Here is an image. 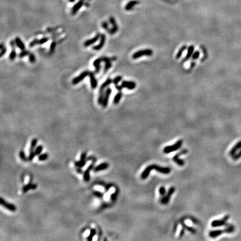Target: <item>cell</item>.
Masks as SVG:
<instances>
[{
	"label": "cell",
	"instance_id": "cell-33",
	"mask_svg": "<svg viewBox=\"0 0 241 241\" xmlns=\"http://www.w3.org/2000/svg\"><path fill=\"white\" fill-rule=\"evenodd\" d=\"M118 194H119V190H118V188H117V189H116L115 192L111 195V197H110L111 200H112V202H115V201L116 199H117V196H118Z\"/></svg>",
	"mask_w": 241,
	"mask_h": 241
},
{
	"label": "cell",
	"instance_id": "cell-30",
	"mask_svg": "<svg viewBox=\"0 0 241 241\" xmlns=\"http://www.w3.org/2000/svg\"><path fill=\"white\" fill-rule=\"evenodd\" d=\"M86 163H87V160L83 161V160H80V161H75V162L74 163V165L75 166L77 167V168H82L86 165Z\"/></svg>",
	"mask_w": 241,
	"mask_h": 241
},
{
	"label": "cell",
	"instance_id": "cell-26",
	"mask_svg": "<svg viewBox=\"0 0 241 241\" xmlns=\"http://www.w3.org/2000/svg\"><path fill=\"white\" fill-rule=\"evenodd\" d=\"M109 168V164L107 163H103L99 164V165H98L96 166V168H94V170L95 172H99L100 171H103L105 169H108Z\"/></svg>",
	"mask_w": 241,
	"mask_h": 241
},
{
	"label": "cell",
	"instance_id": "cell-49",
	"mask_svg": "<svg viewBox=\"0 0 241 241\" xmlns=\"http://www.w3.org/2000/svg\"><path fill=\"white\" fill-rule=\"evenodd\" d=\"M232 157L234 160H237L240 158L241 157V150L238 153H236Z\"/></svg>",
	"mask_w": 241,
	"mask_h": 241
},
{
	"label": "cell",
	"instance_id": "cell-13",
	"mask_svg": "<svg viewBox=\"0 0 241 241\" xmlns=\"http://www.w3.org/2000/svg\"><path fill=\"white\" fill-rule=\"evenodd\" d=\"M109 20H110V22L111 23V24L112 26V28L110 29V30L108 33H109L110 34H111V35H113V34L117 32V31L118 30V26L117 23V22H116V21L115 20V18L113 16H111L110 17Z\"/></svg>",
	"mask_w": 241,
	"mask_h": 241
},
{
	"label": "cell",
	"instance_id": "cell-50",
	"mask_svg": "<svg viewBox=\"0 0 241 241\" xmlns=\"http://www.w3.org/2000/svg\"><path fill=\"white\" fill-rule=\"evenodd\" d=\"M113 186V184H108L107 185H105L104 186V189L105 192H108L109 191V190L111 189V188Z\"/></svg>",
	"mask_w": 241,
	"mask_h": 241
},
{
	"label": "cell",
	"instance_id": "cell-45",
	"mask_svg": "<svg viewBox=\"0 0 241 241\" xmlns=\"http://www.w3.org/2000/svg\"><path fill=\"white\" fill-rule=\"evenodd\" d=\"M158 192H159V194L161 195V196H164L166 194V189H165V188L162 186H161L159 188V190H158Z\"/></svg>",
	"mask_w": 241,
	"mask_h": 241
},
{
	"label": "cell",
	"instance_id": "cell-17",
	"mask_svg": "<svg viewBox=\"0 0 241 241\" xmlns=\"http://www.w3.org/2000/svg\"><path fill=\"white\" fill-rule=\"evenodd\" d=\"M89 76L90 78V82H91V86L93 89H96L98 86V82L97 79L95 77L94 74L93 72H89Z\"/></svg>",
	"mask_w": 241,
	"mask_h": 241
},
{
	"label": "cell",
	"instance_id": "cell-46",
	"mask_svg": "<svg viewBox=\"0 0 241 241\" xmlns=\"http://www.w3.org/2000/svg\"><path fill=\"white\" fill-rule=\"evenodd\" d=\"M200 56V52L199 51H196L194 52L192 55V59L193 60H197L199 57Z\"/></svg>",
	"mask_w": 241,
	"mask_h": 241
},
{
	"label": "cell",
	"instance_id": "cell-19",
	"mask_svg": "<svg viewBox=\"0 0 241 241\" xmlns=\"http://www.w3.org/2000/svg\"><path fill=\"white\" fill-rule=\"evenodd\" d=\"M84 3H83V0H81L79 2H78L77 3L74 5V6L73 7L72 9H71V14L72 15H75L76 14V13L78 12V11L79 10V9L83 6Z\"/></svg>",
	"mask_w": 241,
	"mask_h": 241
},
{
	"label": "cell",
	"instance_id": "cell-25",
	"mask_svg": "<svg viewBox=\"0 0 241 241\" xmlns=\"http://www.w3.org/2000/svg\"><path fill=\"white\" fill-rule=\"evenodd\" d=\"M15 41L16 46L18 47L21 51L25 50V45L24 43H23L22 40L19 37H16L15 39Z\"/></svg>",
	"mask_w": 241,
	"mask_h": 241
},
{
	"label": "cell",
	"instance_id": "cell-47",
	"mask_svg": "<svg viewBox=\"0 0 241 241\" xmlns=\"http://www.w3.org/2000/svg\"><path fill=\"white\" fill-rule=\"evenodd\" d=\"M102 28L104 29V30L107 31L108 32H109L110 30V29L109 28V27H108V24L106 21H103L102 23Z\"/></svg>",
	"mask_w": 241,
	"mask_h": 241
},
{
	"label": "cell",
	"instance_id": "cell-28",
	"mask_svg": "<svg viewBox=\"0 0 241 241\" xmlns=\"http://www.w3.org/2000/svg\"><path fill=\"white\" fill-rule=\"evenodd\" d=\"M186 49H187V46H186V45H183V46H182L181 47L180 49L179 50V51H177V54H176V59H179V58L181 57V55H182V54H183L184 51L185 50H186Z\"/></svg>",
	"mask_w": 241,
	"mask_h": 241
},
{
	"label": "cell",
	"instance_id": "cell-18",
	"mask_svg": "<svg viewBox=\"0 0 241 241\" xmlns=\"http://www.w3.org/2000/svg\"><path fill=\"white\" fill-rule=\"evenodd\" d=\"M93 168H94V164H92L88 167V168H87L86 170L84 171V174H83V179H84V180L85 181L88 182L89 181L90 172H91V171L93 169Z\"/></svg>",
	"mask_w": 241,
	"mask_h": 241
},
{
	"label": "cell",
	"instance_id": "cell-36",
	"mask_svg": "<svg viewBox=\"0 0 241 241\" xmlns=\"http://www.w3.org/2000/svg\"><path fill=\"white\" fill-rule=\"evenodd\" d=\"M122 76L118 75L117 76H116L115 78L113 79V83L115 84V86H117L118 84L120 83V82L122 81Z\"/></svg>",
	"mask_w": 241,
	"mask_h": 241
},
{
	"label": "cell",
	"instance_id": "cell-32",
	"mask_svg": "<svg viewBox=\"0 0 241 241\" xmlns=\"http://www.w3.org/2000/svg\"><path fill=\"white\" fill-rule=\"evenodd\" d=\"M96 234V230L95 229H92L91 230V231H90V233L88 236V237H87V239L89 241L92 240L93 239V238L94 236Z\"/></svg>",
	"mask_w": 241,
	"mask_h": 241
},
{
	"label": "cell",
	"instance_id": "cell-48",
	"mask_svg": "<svg viewBox=\"0 0 241 241\" xmlns=\"http://www.w3.org/2000/svg\"><path fill=\"white\" fill-rule=\"evenodd\" d=\"M38 41L39 40L38 39H35L33 40L32 41L30 42V44H29V46H30V47H33L34 46H35L36 45L38 44Z\"/></svg>",
	"mask_w": 241,
	"mask_h": 241
},
{
	"label": "cell",
	"instance_id": "cell-53",
	"mask_svg": "<svg viewBox=\"0 0 241 241\" xmlns=\"http://www.w3.org/2000/svg\"><path fill=\"white\" fill-rule=\"evenodd\" d=\"M116 87V88L117 90H118V91H122V89L123 88L122 87V86H119V85H117V86H115Z\"/></svg>",
	"mask_w": 241,
	"mask_h": 241
},
{
	"label": "cell",
	"instance_id": "cell-1",
	"mask_svg": "<svg viewBox=\"0 0 241 241\" xmlns=\"http://www.w3.org/2000/svg\"><path fill=\"white\" fill-rule=\"evenodd\" d=\"M153 170L156 171L158 173L164 174H168L170 173L171 172V169L168 167H161L158 166L157 165H155V164H152V165H150L146 167L144 171L142 172L141 175V179L143 180L146 179L147 177H149L150 171Z\"/></svg>",
	"mask_w": 241,
	"mask_h": 241
},
{
	"label": "cell",
	"instance_id": "cell-12",
	"mask_svg": "<svg viewBox=\"0 0 241 241\" xmlns=\"http://www.w3.org/2000/svg\"><path fill=\"white\" fill-rule=\"evenodd\" d=\"M105 40H106V36H105V35L104 34H101L100 35V41L99 43L96 46H94L92 47L93 50H96V51H99V50H101L103 46H104V44L105 43Z\"/></svg>",
	"mask_w": 241,
	"mask_h": 241
},
{
	"label": "cell",
	"instance_id": "cell-11",
	"mask_svg": "<svg viewBox=\"0 0 241 241\" xmlns=\"http://www.w3.org/2000/svg\"><path fill=\"white\" fill-rule=\"evenodd\" d=\"M0 203H1V205L2 206H3L4 207L8 209L9 210L12 211V212L16 210V207L14 204L6 202V200H4L2 198H1V199H0Z\"/></svg>",
	"mask_w": 241,
	"mask_h": 241
},
{
	"label": "cell",
	"instance_id": "cell-22",
	"mask_svg": "<svg viewBox=\"0 0 241 241\" xmlns=\"http://www.w3.org/2000/svg\"><path fill=\"white\" fill-rule=\"evenodd\" d=\"M37 188V185L35 184H31L30 182L27 185L23 186L22 189V192L23 193H27L30 190H35Z\"/></svg>",
	"mask_w": 241,
	"mask_h": 241
},
{
	"label": "cell",
	"instance_id": "cell-15",
	"mask_svg": "<svg viewBox=\"0 0 241 241\" xmlns=\"http://www.w3.org/2000/svg\"><path fill=\"white\" fill-rule=\"evenodd\" d=\"M102 62H103L105 63V67L104 68V73H105L107 72L108 70H109L111 67H112V60L111 58H110L105 57H102Z\"/></svg>",
	"mask_w": 241,
	"mask_h": 241
},
{
	"label": "cell",
	"instance_id": "cell-40",
	"mask_svg": "<svg viewBox=\"0 0 241 241\" xmlns=\"http://www.w3.org/2000/svg\"><path fill=\"white\" fill-rule=\"evenodd\" d=\"M30 54V52L29 51H28V50H22V51L20 52L19 55H18V57H19V58H22L23 57L27 56V55H29Z\"/></svg>",
	"mask_w": 241,
	"mask_h": 241
},
{
	"label": "cell",
	"instance_id": "cell-29",
	"mask_svg": "<svg viewBox=\"0 0 241 241\" xmlns=\"http://www.w3.org/2000/svg\"><path fill=\"white\" fill-rule=\"evenodd\" d=\"M16 47H12V51L10 52V54L9 55V59L10 60L13 61L15 59L16 57L17 56V54H16Z\"/></svg>",
	"mask_w": 241,
	"mask_h": 241
},
{
	"label": "cell",
	"instance_id": "cell-41",
	"mask_svg": "<svg viewBox=\"0 0 241 241\" xmlns=\"http://www.w3.org/2000/svg\"><path fill=\"white\" fill-rule=\"evenodd\" d=\"M19 156H20L21 159L23 161H26V160H28V158H26V155H25V152H24V151H22V150L20 151V152H19Z\"/></svg>",
	"mask_w": 241,
	"mask_h": 241
},
{
	"label": "cell",
	"instance_id": "cell-57",
	"mask_svg": "<svg viewBox=\"0 0 241 241\" xmlns=\"http://www.w3.org/2000/svg\"><path fill=\"white\" fill-rule=\"evenodd\" d=\"M76 171H77L79 174H82V173H83V171H82L81 168H77V169H76Z\"/></svg>",
	"mask_w": 241,
	"mask_h": 241
},
{
	"label": "cell",
	"instance_id": "cell-44",
	"mask_svg": "<svg viewBox=\"0 0 241 241\" xmlns=\"http://www.w3.org/2000/svg\"><path fill=\"white\" fill-rule=\"evenodd\" d=\"M29 62H30L31 63H34L35 62L36 60V58L35 55L33 54V53H30L29 55Z\"/></svg>",
	"mask_w": 241,
	"mask_h": 241
},
{
	"label": "cell",
	"instance_id": "cell-43",
	"mask_svg": "<svg viewBox=\"0 0 241 241\" xmlns=\"http://www.w3.org/2000/svg\"><path fill=\"white\" fill-rule=\"evenodd\" d=\"M36 156L35 151H30V153H29V155L28 156V160L29 161H32L35 156Z\"/></svg>",
	"mask_w": 241,
	"mask_h": 241
},
{
	"label": "cell",
	"instance_id": "cell-5",
	"mask_svg": "<svg viewBox=\"0 0 241 241\" xmlns=\"http://www.w3.org/2000/svg\"><path fill=\"white\" fill-rule=\"evenodd\" d=\"M153 54V51L150 49H146L144 50H140L135 52V53L132 55V59H137L139 58H141L144 56H147L150 57L152 56Z\"/></svg>",
	"mask_w": 241,
	"mask_h": 241
},
{
	"label": "cell",
	"instance_id": "cell-51",
	"mask_svg": "<svg viewBox=\"0 0 241 241\" xmlns=\"http://www.w3.org/2000/svg\"><path fill=\"white\" fill-rule=\"evenodd\" d=\"M6 51H7V48L5 46L4 47L3 49H1V53H0V57H1V58H2V57L4 56V55H5Z\"/></svg>",
	"mask_w": 241,
	"mask_h": 241
},
{
	"label": "cell",
	"instance_id": "cell-10",
	"mask_svg": "<svg viewBox=\"0 0 241 241\" xmlns=\"http://www.w3.org/2000/svg\"><path fill=\"white\" fill-rule=\"evenodd\" d=\"M90 71H84L83 72H82L80 75H78L76 77L74 78L72 81V84H74V85H76V84H78L79 83H80L81 82H82L83 79L86 78L87 76L89 75Z\"/></svg>",
	"mask_w": 241,
	"mask_h": 241
},
{
	"label": "cell",
	"instance_id": "cell-39",
	"mask_svg": "<svg viewBox=\"0 0 241 241\" xmlns=\"http://www.w3.org/2000/svg\"><path fill=\"white\" fill-rule=\"evenodd\" d=\"M93 195L94 196H96V197L98 198L102 199L103 198V193L99 191H98V190H94V191L93 192Z\"/></svg>",
	"mask_w": 241,
	"mask_h": 241
},
{
	"label": "cell",
	"instance_id": "cell-42",
	"mask_svg": "<svg viewBox=\"0 0 241 241\" xmlns=\"http://www.w3.org/2000/svg\"><path fill=\"white\" fill-rule=\"evenodd\" d=\"M49 39L48 38H47V37H44V38H41V39L39 40L38 44H39V45L44 44L45 43H47V42L49 41Z\"/></svg>",
	"mask_w": 241,
	"mask_h": 241
},
{
	"label": "cell",
	"instance_id": "cell-52",
	"mask_svg": "<svg viewBox=\"0 0 241 241\" xmlns=\"http://www.w3.org/2000/svg\"><path fill=\"white\" fill-rule=\"evenodd\" d=\"M86 158H87V152H84L82 153L81 155V160L85 161L86 160Z\"/></svg>",
	"mask_w": 241,
	"mask_h": 241
},
{
	"label": "cell",
	"instance_id": "cell-31",
	"mask_svg": "<svg viewBox=\"0 0 241 241\" xmlns=\"http://www.w3.org/2000/svg\"><path fill=\"white\" fill-rule=\"evenodd\" d=\"M37 144H38V140L37 139H33L32 141H31L30 148V151H35V148L36 147Z\"/></svg>",
	"mask_w": 241,
	"mask_h": 241
},
{
	"label": "cell",
	"instance_id": "cell-27",
	"mask_svg": "<svg viewBox=\"0 0 241 241\" xmlns=\"http://www.w3.org/2000/svg\"><path fill=\"white\" fill-rule=\"evenodd\" d=\"M122 96H123V93L121 91H119L115 95V97H114V99H113V101L114 104L117 105L119 103H120L122 97Z\"/></svg>",
	"mask_w": 241,
	"mask_h": 241
},
{
	"label": "cell",
	"instance_id": "cell-34",
	"mask_svg": "<svg viewBox=\"0 0 241 241\" xmlns=\"http://www.w3.org/2000/svg\"><path fill=\"white\" fill-rule=\"evenodd\" d=\"M181 225L182 226V227H183L184 228H186V229H188V230H189V232L195 234V233H196V230H195V229L193 228L190 227H189V226H186V225L184 223V222H181Z\"/></svg>",
	"mask_w": 241,
	"mask_h": 241
},
{
	"label": "cell",
	"instance_id": "cell-9",
	"mask_svg": "<svg viewBox=\"0 0 241 241\" xmlns=\"http://www.w3.org/2000/svg\"><path fill=\"white\" fill-rule=\"evenodd\" d=\"M112 89L111 88H107L105 91L104 97H103V102L102 103V105L103 108H106L108 105V102H109L110 97L111 93H112Z\"/></svg>",
	"mask_w": 241,
	"mask_h": 241
},
{
	"label": "cell",
	"instance_id": "cell-59",
	"mask_svg": "<svg viewBox=\"0 0 241 241\" xmlns=\"http://www.w3.org/2000/svg\"><path fill=\"white\" fill-rule=\"evenodd\" d=\"M69 1L70 2H71V3H72V2H74L75 0H69Z\"/></svg>",
	"mask_w": 241,
	"mask_h": 241
},
{
	"label": "cell",
	"instance_id": "cell-20",
	"mask_svg": "<svg viewBox=\"0 0 241 241\" xmlns=\"http://www.w3.org/2000/svg\"><path fill=\"white\" fill-rule=\"evenodd\" d=\"M102 62V57L98 58V59H96L93 62V65L95 68H96V70H95V73L98 74L100 72V69H101V67H100V63H101Z\"/></svg>",
	"mask_w": 241,
	"mask_h": 241
},
{
	"label": "cell",
	"instance_id": "cell-35",
	"mask_svg": "<svg viewBox=\"0 0 241 241\" xmlns=\"http://www.w3.org/2000/svg\"><path fill=\"white\" fill-rule=\"evenodd\" d=\"M43 146L42 145L38 146L35 149V152L36 156H39V155H40L41 152L43 151Z\"/></svg>",
	"mask_w": 241,
	"mask_h": 241
},
{
	"label": "cell",
	"instance_id": "cell-23",
	"mask_svg": "<svg viewBox=\"0 0 241 241\" xmlns=\"http://www.w3.org/2000/svg\"><path fill=\"white\" fill-rule=\"evenodd\" d=\"M239 149H241V140L238 141L237 144L232 148L231 150H230L229 151V155L231 156H233L237 153V152Z\"/></svg>",
	"mask_w": 241,
	"mask_h": 241
},
{
	"label": "cell",
	"instance_id": "cell-16",
	"mask_svg": "<svg viewBox=\"0 0 241 241\" xmlns=\"http://www.w3.org/2000/svg\"><path fill=\"white\" fill-rule=\"evenodd\" d=\"M100 35H101V34H99V33H98L97 35L95 36L94 37H93V38L87 40H86L84 43V46L87 47H88L89 46L92 45L94 44V43H96V42L99 39H100Z\"/></svg>",
	"mask_w": 241,
	"mask_h": 241
},
{
	"label": "cell",
	"instance_id": "cell-14",
	"mask_svg": "<svg viewBox=\"0 0 241 241\" xmlns=\"http://www.w3.org/2000/svg\"><path fill=\"white\" fill-rule=\"evenodd\" d=\"M121 86L123 88H127L128 90H133L136 87V84L135 82L123 81L122 82Z\"/></svg>",
	"mask_w": 241,
	"mask_h": 241
},
{
	"label": "cell",
	"instance_id": "cell-6",
	"mask_svg": "<svg viewBox=\"0 0 241 241\" xmlns=\"http://www.w3.org/2000/svg\"><path fill=\"white\" fill-rule=\"evenodd\" d=\"M230 216L229 215H226L224 216L223 218L221 219L214 220L211 223V226L213 227H218L223 226H227L228 224L227 222L229 219Z\"/></svg>",
	"mask_w": 241,
	"mask_h": 241
},
{
	"label": "cell",
	"instance_id": "cell-3",
	"mask_svg": "<svg viewBox=\"0 0 241 241\" xmlns=\"http://www.w3.org/2000/svg\"><path fill=\"white\" fill-rule=\"evenodd\" d=\"M113 83V80L111 78H108L106 81H105L104 83H103L101 86L100 87L99 91V95L98 97V104H102L103 97H104V90L107 88L108 86H109L110 84Z\"/></svg>",
	"mask_w": 241,
	"mask_h": 241
},
{
	"label": "cell",
	"instance_id": "cell-38",
	"mask_svg": "<svg viewBox=\"0 0 241 241\" xmlns=\"http://www.w3.org/2000/svg\"><path fill=\"white\" fill-rule=\"evenodd\" d=\"M56 45H57L56 42H55V41H52V43H51V45H50V46L49 52H50V54H52V53H53V52H54L55 47H56Z\"/></svg>",
	"mask_w": 241,
	"mask_h": 241
},
{
	"label": "cell",
	"instance_id": "cell-2",
	"mask_svg": "<svg viewBox=\"0 0 241 241\" xmlns=\"http://www.w3.org/2000/svg\"><path fill=\"white\" fill-rule=\"evenodd\" d=\"M227 227L224 228V229H219V230H211L209 233V235L211 238H216L219 235H221L222 234L224 233H232L234 232L235 230V227L232 224H228L227 226Z\"/></svg>",
	"mask_w": 241,
	"mask_h": 241
},
{
	"label": "cell",
	"instance_id": "cell-21",
	"mask_svg": "<svg viewBox=\"0 0 241 241\" xmlns=\"http://www.w3.org/2000/svg\"><path fill=\"white\" fill-rule=\"evenodd\" d=\"M140 3V2L139 1H137V0H132V1H130L127 4L125 7H124V9L126 11H130L134 6L139 4Z\"/></svg>",
	"mask_w": 241,
	"mask_h": 241
},
{
	"label": "cell",
	"instance_id": "cell-24",
	"mask_svg": "<svg viewBox=\"0 0 241 241\" xmlns=\"http://www.w3.org/2000/svg\"><path fill=\"white\" fill-rule=\"evenodd\" d=\"M194 46L193 45H190L188 47L187 54L186 55V57H185L184 60H182V62H186V61L189 60L190 58L192 57L193 53H194Z\"/></svg>",
	"mask_w": 241,
	"mask_h": 241
},
{
	"label": "cell",
	"instance_id": "cell-55",
	"mask_svg": "<svg viewBox=\"0 0 241 241\" xmlns=\"http://www.w3.org/2000/svg\"><path fill=\"white\" fill-rule=\"evenodd\" d=\"M184 228L183 227V228H182V229L181 230L180 233V234H179V237L181 238V236H182V235H184Z\"/></svg>",
	"mask_w": 241,
	"mask_h": 241
},
{
	"label": "cell",
	"instance_id": "cell-4",
	"mask_svg": "<svg viewBox=\"0 0 241 241\" xmlns=\"http://www.w3.org/2000/svg\"><path fill=\"white\" fill-rule=\"evenodd\" d=\"M182 142H183V141H182V140H179L175 144L166 146L163 150L164 153H166V154H168V153H170L174 151H177V150L180 149L182 144Z\"/></svg>",
	"mask_w": 241,
	"mask_h": 241
},
{
	"label": "cell",
	"instance_id": "cell-37",
	"mask_svg": "<svg viewBox=\"0 0 241 241\" xmlns=\"http://www.w3.org/2000/svg\"><path fill=\"white\" fill-rule=\"evenodd\" d=\"M48 154H47V153H43V154H40V155H39V156H38V160L39 161H44V160H46V159H47V158H48Z\"/></svg>",
	"mask_w": 241,
	"mask_h": 241
},
{
	"label": "cell",
	"instance_id": "cell-56",
	"mask_svg": "<svg viewBox=\"0 0 241 241\" xmlns=\"http://www.w3.org/2000/svg\"><path fill=\"white\" fill-rule=\"evenodd\" d=\"M97 185H100V186H105V184H104V182H102V181H99V182H98L97 183Z\"/></svg>",
	"mask_w": 241,
	"mask_h": 241
},
{
	"label": "cell",
	"instance_id": "cell-7",
	"mask_svg": "<svg viewBox=\"0 0 241 241\" xmlns=\"http://www.w3.org/2000/svg\"><path fill=\"white\" fill-rule=\"evenodd\" d=\"M188 151L186 149H184V150H181L180 152L176 153V154L174 156L173 158V161L177 164V165H178L179 166H183L184 165V164H185L184 160L180 159V158H179V156L180 155H183L184 154H186V153H188Z\"/></svg>",
	"mask_w": 241,
	"mask_h": 241
},
{
	"label": "cell",
	"instance_id": "cell-54",
	"mask_svg": "<svg viewBox=\"0 0 241 241\" xmlns=\"http://www.w3.org/2000/svg\"><path fill=\"white\" fill-rule=\"evenodd\" d=\"M195 65V63L194 62H192L190 64V70H192L193 69V68L194 67V66Z\"/></svg>",
	"mask_w": 241,
	"mask_h": 241
},
{
	"label": "cell",
	"instance_id": "cell-8",
	"mask_svg": "<svg viewBox=\"0 0 241 241\" xmlns=\"http://www.w3.org/2000/svg\"><path fill=\"white\" fill-rule=\"evenodd\" d=\"M175 191V187L172 186L169 188L168 192L161 198V203L163 204H167L169 202V201H170L171 195L174 194Z\"/></svg>",
	"mask_w": 241,
	"mask_h": 241
},
{
	"label": "cell",
	"instance_id": "cell-58",
	"mask_svg": "<svg viewBox=\"0 0 241 241\" xmlns=\"http://www.w3.org/2000/svg\"><path fill=\"white\" fill-rule=\"evenodd\" d=\"M5 47V45H4V44L3 43H1V45H0V49H3L4 47Z\"/></svg>",
	"mask_w": 241,
	"mask_h": 241
}]
</instances>
